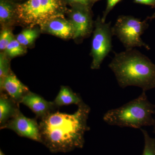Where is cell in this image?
Masks as SVG:
<instances>
[{
  "mask_svg": "<svg viewBox=\"0 0 155 155\" xmlns=\"http://www.w3.org/2000/svg\"><path fill=\"white\" fill-rule=\"evenodd\" d=\"M74 114L57 110L40 119L42 143L52 153H68L83 147L84 134L90 128L87 120L91 108L84 102Z\"/></svg>",
  "mask_w": 155,
  "mask_h": 155,
  "instance_id": "cell-1",
  "label": "cell"
},
{
  "mask_svg": "<svg viewBox=\"0 0 155 155\" xmlns=\"http://www.w3.org/2000/svg\"><path fill=\"white\" fill-rule=\"evenodd\" d=\"M114 54L108 66L120 87H138L146 92L155 88V64L147 57L134 48Z\"/></svg>",
  "mask_w": 155,
  "mask_h": 155,
  "instance_id": "cell-2",
  "label": "cell"
},
{
  "mask_svg": "<svg viewBox=\"0 0 155 155\" xmlns=\"http://www.w3.org/2000/svg\"><path fill=\"white\" fill-rule=\"evenodd\" d=\"M155 105L149 101L146 91L129 102L106 112L103 120L108 125L141 129L153 126L155 119Z\"/></svg>",
  "mask_w": 155,
  "mask_h": 155,
  "instance_id": "cell-3",
  "label": "cell"
},
{
  "mask_svg": "<svg viewBox=\"0 0 155 155\" xmlns=\"http://www.w3.org/2000/svg\"><path fill=\"white\" fill-rule=\"evenodd\" d=\"M17 17L23 24L42 28L51 20L64 18L62 0H28L16 7Z\"/></svg>",
  "mask_w": 155,
  "mask_h": 155,
  "instance_id": "cell-4",
  "label": "cell"
},
{
  "mask_svg": "<svg viewBox=\"0 0 155 155\" xmlns=\"http://www.w3.org/2000/svg\"><path fill=\"white\" fill-rule=\"evenodd\" d=\"M155 17L154 15L148 17L141 21L133 16L121 15L112 27V33L118 38L126 50L136 47H144L150 50V48L143 41L141 36L148 27L149 20Z\"/></svg>",
  "mask_w": 155,
  "mask_h": 155,
  "instance_id": "cell-5",
  "label": "cell"
},
{
  "mask_svg": "<svg viewBox=\"0 0 155 155\" xmlns=\"http://www.w3.org/2000/svg\"><path fill=\"white\" fill-rule=\"evenodd\" d=\"M94 30L91 42V55L92 58L91 69H98L105 58L112 50V36L111 22H103L98 17L94 22Z\"/></svg>",
  "mask_w": 155,
  "mask_h": 155,
  "instance_id": "cell-6",
  "label": "cell"
},
{
  "mask_svg": "<svg viewBox=\"0 0 155 155\" xmlns=\"http://www.w3.org/2000/svg\"><path fill=\"white\" fill-rule=\"evenodd\" d=\"M2 129H11L21 137L42 143L39 124L36 118L25 117L21 111L1 127Z\"/></svg>",
  "mask_w": 155,
  "mask_h": 155,
  "instance_id": "cell-7",
  "label": "cell"
},
{
  "mask_svg": "<svg viewBox=\"0 0 155 155\" xmlns=\"http://www.w3.org/2000/svg\"><path fill=\"white\" fill-rule=\"evenodd\" d=\"M70 18L74 31L73 39L81 40L91 33L94 23L89 7L75 5L70 13Z\"/></svg>",
  "mask_w": 155,
  "mask_h": 155,
  "instance_id": "cell-8",
  "label": "cell"
},
{
  "mask_svg": "<svg viewBox=\"0 0 155 155\" xmlns=\"http://www.w3.org/2000/svg\"><path fill=\"white\" fill-rule=\"evenodd\" d=\"M20 104L28 107L35 114L37 119H42L58 108L53 101H48L40 95L30 91L23 97Z\"/></svg>",
  "mask_w": 155,
  "mask_h": 155,
  "instance_id": "cell-9",
  "label": "cell"
},
{
  "mask_svg": "<svg viewBox=\"0 0 155 155\" xmlns=\"http://www.w3.org/2000/svg\"><path fill=\"white\" fill-rule=\"evenodd\" d=\"M0 89L1 92L6 93L19 104L23 97L30 91L28 87L24 85L11 71L8 75L0 81Z\"/></svg>",
  "mask_w": 155,
  "mask_h": 155,
  "instance_id": "cell-10",
  "label": "cell"
},
{
  "mask_svg": "<svg viewBox=\"0 0 155 155\" xmlns=\"http://www.w3.org/2000/svg\"><path fill=\"white\" fill-rule=\"evenodd\" d=\"M42 29L48 33L63 39L73 38V26L70 20L58 18L48 22Z\"/></svg>",
  "mask_w": 155,
  "mask_h": 155,
  "instance_id": "cell-11",
  "label": "cell"
},
{
  "mask_svg": "<svg viewBox=\"0 0 155 155\" xmlns=\"http://www.w3.org/2000/svg\"><path fill=\"white\" fill-rule=\"evenodd\" d=\"M19 104L4 91L0 94V127L20 112Z\"/></svg>",
  "mask_w": 155,
  "mask_h": 155,
  "instance_id": "cell-12",
  "label": "cell"
},
{
  "mask_svg": "<svg viewBox=\"0 0 155 155\" xmlns=\"http://www.w3.org/2000/svg\"><path fill=\"white\" fill-rule=\"evenodd\" d=\"M53 102L58 108L71 104L78 106L83 103V101L81 97L74 92L71 88L68 87L62 86Z\"/></svg>",
  "mask_w": 155,
  "mask_h": 155,
  "instance_id": "cell-13",
  "label": "cell"
},
{
  "mask_svg": "<svg viewBox=\"0 0 155 155\" xmlns=\"http://www.w3.org/2000/svg\"><path fill=\"white\" fill-rule=\"evenodd\" d=\"M39 31L36 28H30L22 31L17 35L16 39L22 45L32 44L38 36Z\"/></svg>",
  "mask_w": 155,
  "mask_h": 155,
  "instance_id": "cell-14",
  "label": "cell"
},
{
  "mask_svg": "<svg viewBox=\"0 0 155 155\" xmlns=\"http://www.w3.org/2000/svg\"><path fill=\"white\" fill-rule=\"evenodd\" d=\"M14 13V8L11 3L5 0L0 2V22L5 25L11 22Z\"/></svg>",
  "mask_w": 155,
  "mask_h": 155,
  "instance_id": "cell-15",
  "label": "cell"
},
{
  "mask_svg": "<svg viewBox=\"0 0 155 155\" xmlns=\"http://www.w3.org/2000/svg\"><path fill=\"white\" fill-rule=\"evenodd\" d=\"M5 52L11 58H14L23 54L26 52L25 46L22 45L14 39L6 48Z\"/></svg>",
  "mask_w": 155,
  "mask_h": 155,
  "instance_id": "cell-16",
  "label": "cell"
},
{
  "mask_svg": "<svg viewBox=\"0 0 155 155\" xmlns=\"http://www.w3.org/2000/svg\"><path fill=\"white\" fill-rule=\"evenodd\" d=\"M143 137L144 145L142 155H155V138L151 137L146 130L140 129Z\"/></svg>",
  "mask_w": 155,
  "mask_h": 155,
  "instance_id": "cell-17",
  "label": "cell"
},
{
  "mask_svg": "<svg viewBox=\"0 0 155 155\" xmlns=\"http://www.w3.org/2000/svg\"><path fill=\"white\" fill-rule=\"evenodd\" d=\"M14 39V35L9 28H5L1 31L0 35V49L5 50L8 45Z\"/></svg>",
  "mask_w": 155,
  "mask_h": 155,
  "instance_id": "cell-18",
  "label": "cell"
},
{
  "mask_svg": "<svg viewBox=\"0 0 155 155\" xmlns=\"http://www.w3.org/2000/svg\"><path fill=\"white\" fill-rule=\"evenodd\" d=\"M9 60L3 53L0 55V81L8 75L11 72Z\"/></svg>",
  "mask_w": 155,
  "mask_h": 155,
  "instance_id": "cell-19",
  "label": "cell"
},
{
  "mask_svg": "<svg viewBox=\"0 0 155 155\" xmlns=\"http://www.w3.org/2000/svg\"><path fill=\"white\" fill-rule=\"evenodd\" d=\"M121 1L122 0H107V7L101 18L103 22H106V18L108 14L114 9L115 6Z\"/></svg>",
  "mask_w": 155,
  "mask_h": 155,
  "instance_id": "cell-20",
  "label": "cell"
},
{
  "mask_svg": "<svg viewBox=\"0 0 155 155\" xmlns=\"http://www.w3.org/2000/svg\"><path fill=\"white\" fill-rule=\"evenodd\" d=\"M68 2L74 5L86 6L89 7L92 2L93 0H68Z\"/></svg>",
  "mask_w": 155,
  "mask_h": 155,
  "instance_id": "cell-21",
  "label": "cell"
},
{
  "mask_svg": "<svg viewBox=\"0 0 155 155\" xmlns=\"http://www.w3.org/2000/svg\"><path fill=\"white\" fill-rule=\"evenodd\" d=\"M134 1L137 4L151 6L155 8V0H134Z\"/></svg>",
  "mask_w": 155,
  "mask_h": 155,
  "instance_id": "cell-22",
  "label": "cell"
},
{
  "mask_svg": "<svg viewBox=\"0 0 155 155\" xmlns=\"http://www.w3.org/2000/svg\"><path fill=\"white\" fill-rule=\"evenodd\" d=\"M153 132L155 133V119L154 120V122L153 125Z\"/></svg>",
  "mask_w": 155,
  "mask_h": 155,
  "instance_id": "cell-23",
  "label": "cell"
},
{
  "mask_svg": "<svg viewBox=\"0 0 155 155\" xmlns=\"http://www.w3.org/2000/svg\"><path fill=\"white\" fill-rule=\"evenodd\" d=\"M0 155H5L2 150H0Z\"/></svg>",
  "mask_w": 155,
  "mask_h": 155,
  "instance_id": "cell-24",
  "label": "cell"
},
{
  "mask_svg": "<svg viewBox=\"0 0 155 155\" xmlns=\"http://www.w3.org/2000/svg\"><path fill=\"white\" fill-rule=\"evenodd\" d=\"M94 1H98V0H94Z\"/></svg>",
  "mask_w": 155,
  "mask_h": 155,
  "instance_id": "cell-25",
  "label": "cell"
}]
</instances>
